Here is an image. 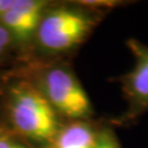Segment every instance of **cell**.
Wrapping results in <instances>:
<instances>
[{"label":"cell","instance_id":"obj_1","mask_svg":"<svg viewBox=\"0 0 148 148\" xmlns=\"http://www.w3.org/2000/svg\"><path fill=\"white\" fill-rule=\"evenodd\" d=\"M98 21L92 11L77 5L47 9L35 38L38 45L48 53H64L84 42Z\"/></svg>","mask_w":148,"mask_h":148},{"label":"cell","instance_id":"obj_2","mask_svg":"<svg viewBox=\"0 0 148 148\" xmlns=\"http://www.w3.org/2000/svg\"><path fill=\"white\" fill-rule=\"evenodd\" d=\"M11 121L24 136L49 143L60 130L55 112L40 88L22 82L10 93Z\"/></svg>","mask_w":148,"mask_h":148},{"label":"cell","instance_id":"obj_3","mask_svg":"<svg viewBox=\"0 0 148 148\" xmlns=\"http://www.w3.org/2000/svg\"><path fill=\"white\" fill-rule=\"evenodd\" d=\"M41 91L57 114L71 122L87 121L93 114L91 101L77 76L66 66H54L43 74Z\"/></svg>","mask_w":148,"mask_h":148},{"label":"cell","instance_id":"obj_4","mask_svg":"<svg viewBox=\"0 0 148 148\" xmlns=\"http://www.w3.org/2000/svg\"><path fill=\"white\" fill-rule=\"evenodd\" d=\"M126 45L134 57V65L119 78L127 108L115 120L117 125L133 123L148 112V45L136 38L127 40Z\"/></svg>","mask_w":148,"mask_h":148},{"label":"cell","instance_id":"obj_5","mask_svg":"<svg viewBox=\"0 0 148 148\" xmlns=\"http://www.w3.org/2000/svg\"><path fill=\"white\" fill-rule=\"evenodd\" d=\"M48 5L49 3L44 0H16V5L0 18V21L10 36L21 43H27L36 35Z\"/></svg>","mask_w":148,"mask_h":148},{"label":"cell","instance_id":"obj_6","mask_svg":"<svg viewBox=\"0 0 148 148\" xmlns=\"http://www.w3.org/2000/svg\"><path fill=\"white\" fill-rule=\"evenodd\" d=\"M97 133L87 121L71 122L59 130L47 148H95Z\"/></svg>","mask_w":148,"mask_h":148},{"label":"cell","instance_id":"obj_7","mask_svg":"<svg viewBox=\"0 0 148 148\" xmlns=\"http://www.w3.org/2000/svg\"><path fill=\"white\" fill-rule=\"evenodd\" d=\"M95 148H121L115 133L111 128L98 131Z\"/></svg>","mask_w":148,"mask_h":148},{"label":"cell","instance_id":"obj_8","mask_svg":"<svg viewBox=\"0 0 148 148\" xmlns=\"http://www.w3.org/2000/svg\"><path fill=\"white\" fill-rule=\"evenodd\" d=\"M121 1L116 0H82V1H77L76 5L82 7L85 9L92 11L93 10H100V9H111L115 8L121 5Z\"/></svg>","mask_w":148,"mask_h":148},{"label":"cell","instance_id":"obj_9","mask_svg":"<svg viewBox=\"0 0 148 148\" xmlns=\"http://www.w3.org/2000/svg\"><path fill=\"white\" fill-rule=\"evenodd\" d=\"M10 42V34L5 30V27L0 24V54L5 51V46Z\"/></svg>","mask_w":148,"mask_h":148},{"label":"cell","instance_id":"obj_10","mask_svg":"<svg viewBox=\"0 0 148 148\" xmlns=\"http://www.w3.org/2000/svg\"><path fill=\"white\" fill-rule=\"evenodd\" d=\"M0 148H27L16 140H12L9 137L0 136Z\"/></svg>","mask_w":148,"mask_h":148},{"label":"cell","instance_id":"obj_11","mask_svg":"<svg viewBox=\"0 0 148 148\" xmlns=\"http://www.w3.org/2000/svg\"><path fill=\"white\" fill-rule=\"evenodd\" d=\"M16 2V0H0V18L10 10Z\"/></svg>","mask_w":148,"mask_h":148}]
</instances>
